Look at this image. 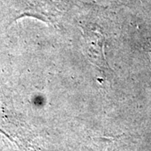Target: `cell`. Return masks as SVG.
<instances>
[{
	"label": "cell",
	"instance_id": "obj_1",
	"mask_svg": "<svg viewBox=\"0 0 151 151\" xmlns=\"http://www.w3.org/2000/svg\"><path fill=\"white\" fill-rule=\"evenodd\" d=\"M89 57L97 66L108 68L104 55V37L97 29H82Z\"/></svg>",
	"mask_w": 151,
	"mask_h": 151
},
{
	"label": "cell",
	"instance_id": "obj_2",
	"mask_svg": "<svg viewBox=\"0 0 151 151\" xmlns=\"http://www.w3.org/2000/svg\"><path fill=\"white\" fill-rule=\"evenodd\" d=\"M149 55H150V60H151V52Z\"/></svg>",
	"mask_w": 151,
	"mask_h": 151
}]
</instances>
